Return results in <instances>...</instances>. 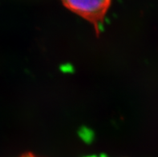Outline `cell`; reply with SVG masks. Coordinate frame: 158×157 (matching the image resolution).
Masks as SVG:
<instances>
[{"label": "cell", "mask_w": 158, "mask_h": 157, "mask_svg": "<svg viewBox=\"0 0 158 157\" xmlns=\"http://www.w3.org/2000/svg\"><path fill=\"white\" fill-rule=\"evenodd\" d=\"M112 0H61L64 6L92 23L99 32Z\"/></svg>", "instance_id": "6da1fadb"}, {"label": "cell", "mask_w": 158, "mask_h": 157, "mask_svg": "<svg viewBox=\"0 0 158 157\" xmlns=\"http://www.w3.org/2000/svg\"><path fill=\"white\" fill-rule=\"evenodd\" d=\"M92 157H96V156H92ZM99 157H104V156H99Z\"/></svg>", "instance_id": "3957f363"}, {"label": "cell", "mask_w": 158, "mask_h": 157, "mask_svg": "<svg viewBox=\"0 0 158 157\" xmlns=\"http://www.w3.org/2000/svg\"><path fill=\"white\" fill-rule=\"evenodd\" d=\"M21 157H36V156L31 153H27V154H25V155H23Z\"/></svg>", "instance_id": "7a4b0ae2"}]
</instances>
